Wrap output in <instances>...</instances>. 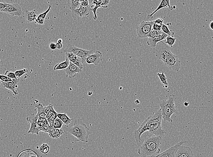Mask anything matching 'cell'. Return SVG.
Segmentation results:
<instances>
[{"instance_id":"cell-43","label":"cell","mask_w":213,"mask_h":157,"mask_svg":"<svg viewBox=\"0 0 213 157\" xmlns=\"http://www.w3.org/2000/svg\"><path fill=\"white\" fill-rule=\"evenodd\" d=\"M80 6L83 7H88L89 6V2L87 0L85 1H80Z\"/></svg>"},{"instance_id":"cell-53","label":"cell","mask_w":213,"mask_h":157,"mask_svg":"<svg viewBox=\"0 0 213 157\" xmlns=\"http://www.w3.org/2000/svg\"><path fill=\"white\" fill-rule=\"evenodd\" d=\"M176 7H176V6H173V9H176Z\"/></svg>"},{"instance_id":"cell-34","label":"cell","mask_w":213,"mask_h":157,"mask_svg":"<svg viewBox=\"0 0 213 157\" xmlns=\"http://www.w3.org/2000/svg\"><path fill=\"white\" fill-rule=\"evenodd\" d=\"M49 147L47 144H44L41 145L40 147V151L41 153L43 154H47L49 152Z\"/></svg>"},{"instance_id":"cell-27","label":"cell","mask_w":213,"mask_h":157,"mask_svg":"<svg viewBox=\"0 0 213 157\" xmlns=\"http://www.w3.org/2000/svg\"><path fill=\"white\" fill-rule=\"evenodd\" d=\"M67 4L71 10L77 9L80 6V1L78 0H69L67 1Z\"/></svg>"},{"instance_id":"cell-5","label":"cell","mask_w":213,"mask_h":157,"mask_svg":"<svg viewBox=\"0 0 213 157\" xmlns=\"http://www.w3.org/2000/svg\"><path fill=\"white\" fill-rule=\"evenodd\" d=\"M154 52L156 57L162 62L173 54L171 52L170 47L162 41L157 44L155 48Z\"/></svg>"},{"instance_id":"cell-12","label":"cell","mask_w":213,"mask_h":157,"mask_svg":"<svg viewBox=\"0 0 213 157\" xmlns=\"http://www.w3.org/2000/svg\"><path fill=\"white\" fill-rule=\"evenodd\" d=\"M103 57L102 53L99 51H96L86 57L85 62L87 64H93L95 66H97L103 61Z\"/></svg>"},{"instance_id":"cell-51","label":"cell","mask_w":213,"mask_h":157,"mask_svg":"<svg viewBox=\"0 0 213 157\" xmlns=\"http://www.w3.org/2000/svg\"><path fill=\"white\" fill-rule=\"evenodd\" d=\"M188 105H189L188 102H185V103H184L185 106V107H187V106H188Z\"/></svg>"},{"instance_id":"cell-52","label":"cell","mask_w":213,"mask_h":157,"mask_svg":"<svg viewBox=\"0 0 213 157\" xmlns=\"http://www.w3.org/2000/svg\"><path fill=\"white\" fill-rule=\"evenodd\" d=\"M135 103L137 104H139L140 103V101H139V100H137L135 101Z\"/></svg>"},{"instance_id":"cell-18","label":"cell","mask_w":213,"mask_h":157,"mask_svg":"<svg viewBox=\"0 0 213 157\" xmlns=\"http://www.w3.org/2000/svg\"><path fill=\"white\" fill-rule=\"evenodd\" d=\"M167 36H168L167 34H165L163 32L162 34L155 37L148 38V40L147 41V44L150 47L154 48H155L158 43L165 40Z\"/></svg>"},{"instance_id":"cell-41","label":"cell","mask_w":213,"mask_h":157,"mask_svg":"<svg viewBox=\"0 0 213 157\" xmlns=\"http://www.w3.org/2000/svg\"><path fill=\"white\" fill-rule=\"evenodd\" d=\"M161 27H162V26H160V25H157V24H154L153 22V26H152V30H154V31H161Z\"/></svg>"},{"instance_id":"cell-30","label":"cell","mask_w":213,"mask_h":157,"mask_svg":"<svg viewBox=\"0 0 213 157\" xmlns=\"http://www.w3.org/2000/svg\"><path fill=\"white\" fill-rule=\"evenodd\" d=\"M161 31H162L163 33L167 34V36L174 37V32H172L171 30H170L167 25L163 24V25H162V27H161Z\"/></svg>"},{"instance_id":"cell-28","label":"cell","mask_w":213,"mask_h":157,"mask_svg":"<svg viewBox=\"0 0 213 157\" xmlns=\"http://www.w3.org/2000/svg\"><path fill=\"white\" fill-rule=\"evenodd\" d=\"M57 118V113L54 110L53 105L49 104V109L48 113L47 119H49L52 121H54Z\"/></svg>"},{"instance_id":"cell-16","label":"cell","mask_w":213,"mask_h":157,"mask_svg":"<svg viewBox=\"0 0 213 157\" xmlns=\"http://www.w3.org/2000/svg\"><path fill=\"white\" fill-rule=\"evenodd\" d=\"M175 157H194V155L190 148L181 145L176 152Z\"/></svg>"},{"instance_id":"cell-20","label":"cell","mask_w":213,"mask_h":157,"mask_svg":"<svg viewBox=\"0 0 213 157\" xmlns=\"http://www.w3.org/2000/svg\"><path fill=\"white\" fill-rule=\"evenodd\" d=\"M36 107L38 109V113L36 116L38 118L47 119L48 118V113L49 109V105L44 107L41 104H39L36 106Z\"/></svg>"},{"instance_id":"cell-17","label":"cell","mask_w":213,"mask_h":157,"mask_svg":"<svg viewBox=\"0 0 213 157\" xmlns=\"http://www.w3.org/2000/svg\"><path fill=\"white\" fill-rule=\"evenodd\" d=\"M65 70L66 74L67 77H69L70 78H75L76 74H79L82 71V70L70 62L69 67Z\"/></svg>"},{"instance_id":"cell-48","label":"cell","mask_w":213,"mask_h":157,"mask_svg":"<svg viewBox=\"0 0 213 157\" xmlns=\"http://www.w3.org/2000/svg\"><path fill=\"white\" fill-rule=\"evenodd\" d=\"M56 49H61L63 48V44H60V43H56Z\"/></svg>"},{"instance_id":"cell-50","label":"cell","mask_w":213,"mask_h":157,"mask_svg":"<svg viewBox=\"0 0 213 157\" xmlns=\"http://www.w3.org/2000/svg\"><path fill=\"white\" fill-rule=\"evenodd\" d=\"M210 28H211V30H213V21H211V23H210Z\"/></svg>"},{"instance_id":"cell-44","label":"cell","mask_w":213,"mask_h":157,"mask_svg":"<svg viewBox=\"0 0 213 157\" xmlns=\"http://www.w3.org/2000/svg\"><path fill=\"white\" fill-rule=\"evenodd\" d=\"M8 3H6L0 2V11H2L5 9Z\"/></svg>"},{"instance_id":"cell-6","label":"cell","mask_w":213,"mask_h":157,"mask_svg":"<svg viewBox=\"0 0 213 157\" xmlns=\"http://www.w3.org/2000/svg\"><path fill=\"white\" fill-rule=\"evenodd\" d=\"M64 52L65 53L69 52L73 53L80 57L83 62L85 61V59L87 57L94 53L93 50H85L70 44L68 45L64 50Z\"/></svg>"},{"instance_id":"cell-36","label":"cell","mask_w":213,"mask_h":157,"mask_svg":"<svg viewBox=\"0 0 213 157\" xmlns=\"http://www.w3.org/2000/svg\"><path fill=\"white\" fill-rule=\"evenodd\" d=\"M46 119L38 118V119L37 121V124L39 127L40 129L42 128L46 125Z\"/></svg>"},{"instance_id":"cell-7","label":"cell","mask_w":213,"mask_h":157,"mask_svg":"<svg viewBox=\"0 0 213 157\" xmlns=\"http://www.w3.org/2000/svg\"><path fill=\"white\" fill-rule=\"evenodd\" d=\"M153 21H143L137 28V34L139 38L148 37L152 31Z\"/></svg>"},{"instance_id":"cell-8","label":"cell","mask_w":213,"mask_h":157,"mask_svg":"<svg viewBox=\"0 0 213 157\" xmlns=\"http://www.w3.org/2000/svg\"><path fill=\"white\" fill-rule=\"evenodd\" d=\"M163 62L170 70L174 72H178L181 68V61L179 59L178 57L175 54H173L169 56Z\"/></svg>"},{"instance_id":"cell-3","label":"cell","mask_w":213,"mask_h":157,"mask_svg":"<svg viewBox=\"0 0 213 157\" xmlns=\"http://www.w3.org/2000/svg\"><path fill=\"white\" fill-rule=\"evenodd\" d=\"M70 124L67 127V132L77 138L78 141L87 143L90 132L86 125L79 119L75 120Z\"/></svg>"},{"instance_id":"cell-19","label":"cell","mask_w":213,"mask_h":157,"mask_svg":"<svg viewBox=\"0 0 213 157\" xmlns=\"http://www.w3.org/2000/svg\"><path fill=\"white\" fill-rule=\"evenodd\" d=\"M166 8H169L171 11L173 10V6H172L170 5V1L169 0H162L161 2H160L159 5L157 7V8L153 12L151 13L150 14L148 15L147 16V18L148 19L152 18L155 13L159 11L161 9Z\"/></svg>"},{"instance_id":"cell-38","label":"cell","mask_w":213,"mask_h":157,"mask_svg":"<svg viewBox=\"0 0 213 157\" xmlns=\"http://www.w3.org/2000/svg\"><path fill=\"white\" fill-rule=\"evenodd\" d=\"M5 75L7 76L8 78H10L12 79H17L15 73L10 72V71H6L5 74Z\"/></svg>"},{"instance_id":"cell-22","label":"cell","mask_w":213,"mask_h":157,"mask_svg":"<svg viewBox=\"0 0 213 157\" xmlns=\"http://www.w3.org/2000/svg\"><path fill=\"white\" fill-rule=\"evenodd\" d=\"M64 133L63 129H55L51 128L49 129V130L48 134L50 138L56 139L60 138V136Z\"/></svg>"},{"instance_id":"cell-42","label":"cell","mask_w":213,"mask_h":157,"mask_svg":"<svg viewBox=\"0 0 213 157\" xmlns=\"http://www.w3.org/2000/svg\"><path fill=\"white\" fill-rule=\"evenodd\" d=\"M110 1H101V7L107 8L108 5Z\"/></svg>"},{"instance_id":"cell-10","label":"cell","mask_w":213,"mask_h":157,"mask_svg":"<svg viewBox=\"0 0 213 157\" xmlns=\"http://www.w3.org/2000/svg\"><path fill=\"white\" fill-rule=\"evenodd\" d=\"M38 117L33 114L30 116H28L27 118V122L31 124V127L28 131V133L32 134H38L40 132V128L37 124Z\"/></svg>"},{"instance_id":"cell-2","label":"cell","mask_w":213,"mask_h":157,"mask_svg":"<svg viewBox=\"0 0 213 157\" xmlns=\"http://www.w3.org/2000/svg\"><path fill=\"white\" fill-rule=\"evenodd\" d=\"M162 138L149 134L138 149V154L143 157H153L160 152Z\"/></svg>"},{"instance_id":"cell-45","label":"cell","mask_w":213,"mask_h":157,"mask_svg":"<svg viewBox=\"0 0 213 157\" xmlns=\"http://www.w3.org/2000/svg\"><path fill=\"white\" fill-rule=\"evenodd\" d=\"M46 121L48 125L49 126V128H53V126L54 121H52V120L49 119H47Z\"/></svg>"},{"instance_id":"cell-31","label":"cell","mask_w":213,"mask_h":157,"mask_svg":"<svg viewBox=\"0 0 213 157\" xmlns=\"http://www.w3.org/2000/svg\"><path fill=\"white\" fill-rule=\"evenodd\" d=\"M177 39V38L168 36L166 38V39H165L166 41H165V43L168 46L170 47H173V45H174L175 42H176Z\"/></svg>"},{"instance_id":"cell-49","label":"cell","mask_w":213,"mask_h":157,"mask_svg":"<svg viewBox=\"0 0 213 157\" xmlns=\"http://www.w3.org/2000/svg\"><path fill=\"white\" fill-rule=\"evenodd\" d=\"M57 43H58L62 44L63 43V40L61 39H59L57 40Z\"/></svg>"},{"instance_id":"cell-4","label":"cell","mask_w":213,"mask_h":157,"mask_svg":"<svg viewBox=\"0 0 213 157\" xmlns=\"http://www.w3.org/2000/svg\"><path fill=\"white\" fill-rule=\"evenodd\" d=\"M175 100L176 97L175 95L172 94L167 100H161L159 101L160 111L162 119L164 121L173 122V120L171 118V117L173 114L177 112L175 107Z\"/></svg>"},{"instance_id":"cell-11","label":"cell","mask_w":213,"mask_h":157,"mask_svg":"<svg viewBox=\"0 0 213 157\" xmlns=\"http://www.w3.org/2000/svg\"><path fill=\"white\" fill-rule=\"evenodd\" d=\"M186 141H181L162 153L158 154L157 155L153 157H175V154L178 148L181 145H182V144L186 143Z\"/></svg>"},{"instance_id":"cell-39","label":"cell","mask_w":213,"mask_h":157,"mask_svg":"<svg viewBox=\"0 0 213 157\" xmlns=\"http://www.w3.org/2000/svg\"><path fill=\"white\" fill-rule=\"evenodd\" d=\"M49 126L48 125L47 123L46 122V125L42 128L41 129H40V131H42V132L48 133L49 130Z\"/></svg>"},{"instance_id":"cell-46","label":"cell","mask_w":213,"mask_h":157,"mask_svg":"<svg viewBox=\"0 0 213 157\" xmlns=\"http://www.w3.org/2000/svg\"><path fill=\"white\" fill-rule=\"evenodd\" d=\"M49 48L52 50H54L56 49V45L55 43H51L49 45Z\"/></svg>"},{"instance_id":"cell-14","label":"cell","mask_w":213,"mask_h":157,"mask_svg":"<svg viewBox=\"0 0 213 157\" xmlns=\"http://www.w3.org/2000/svg\"><path fill=\"white\" fill-rule=\"evenodd\" d=\"M73 15L77 19H81L89 15L91 11L88 7H83L80 6L79 8L71 10Z\"/></svg>"},{"instance_id":"cell-47","label":"cell","mask_w":213,"mask_h":157,"mask_svg":"<svg viewBox=\"0 0 213 157\" xmlns=\"http://www.w3.org/2000/svg\"><path fill=\"white\" fill-rule=\"evenodd\" d=\"M27 156L25 157H37L36 155V154L34 153H32V152H29V153H27Z\"/></svg>"},{"instance_id":"cell-23","label":"cell","mask_w":213,"mask_h":157,"mask_svg":"<svg viewBox=\"0 0 213 157\" xmlns=\"http://www.w3.org/2000/svg\"><path fill=\"white\" fill-rule=\"evenodd\" d=\"M37 17L36 13L35 11H27L25 12V19L28 23H32V22L36 21Z\"/></svg>"},{"instance_id":"cell-21","label":"cell","mask_w":213,"mask_h":157,"mask_svg":"<svg viewBox=\"0 0 213 157\" xmlns=\"http://www.w3.org/2000/svg\"><path fill=\"white\" fill-rule=\"evenodd\" d=\"M88 2L90 11H93L94 14L93 19L94 20H96L97 19L96 11L99 8L101 7V1H88Z\"/></svg>"},{"instance_id":"cell-13","label":"cell","mask_w":213,"mask_h":157,"mask_svg":"<svg viewBox=\"0 0 213 157\" xmlns=\"http://www.w3.org/2000/svg\"><path fill=\"white\" fill-rule=\"evenodd\" d=\"M19 82H20L19 78L13 79V80L11 82H7V83L1 82V85L2 87L11 91L14 95H17L18 94V92L16 90V89L18 88Z\"/></svg>"},{"instance_id":"cell-35","label":"cell","mask_w":213,"mask_h":157,"mask_svg":"<svg viewBox=\"0 0 213 157\" xmlns=\"http://www.w3.org/2000/svg\"><path fill=\"white\" fill-rule=\"evenodd\" d=\"M162 33H163V32L161 31H155L152 30L150 32V33H149V34L148 37L149 38H155V37L157 36H159V35H161Z\"/></svg>"},{"instance_id":"cell-40","label":"cell","mask_w":213,"mask_h":157,"mask_svg":"<svg viewBox=\"0 0 213 157\" xmlns=\"http://www.w3.org/2000/svg\"><path fill=\"white\" fill-rule=\"evenodd\" d=\"M163 22H164V20L163 19H160V18H158V19H155L153 21L154 24H157V25H160V26H162L163 25Z\"/></svg>"},{"instance_id":"cell-9","label":"cell","mask_w":213,"mask_h":157,"mask_svg":"<svg viewBox=\"0 0 213 157\" xmlns=\"http://www.w3.org/2000/svg\"><path fill=\"white\" fill-rule=\"evenodd\" d=\"M2 12L6 13L12 16H21L22 8L18 4L8 3L7 6Z\"/></svg>"},{"instance_id":"cell-15","label":"cell","mask_w":213,"mask_h":157,"mask_svg":"<svg viewBox=\"0 0 213 157\" xmlns=\"http://www.w3.org/2000/svg\"><path fill=\"white\" fill-rule=\"evenodd\" d=\"M65 54L66 59H68L70 62L73 63L81 70L83 69L84 62L80 57H79L71 53L66 52L65 53Z\"/></svg>"},{"instance_id":"cell-25","label":"cell","mask_w":213,"mask_h":157,"mask_svg":"<svg viewBox=\"0 0 213 157\" xmlns=\"http://www.w3.org/2000/svg\"><path fill=\"white\" fill-rule=\"evenodd\" d=\"M57 117L60 119L63 122V123L67 126L70 124L72 122V119L70 118L66 113H57Z\"/></svg>"},{"instance_id":"cell-1","label":"cell","mask_w":213,"mask_h":157,"mask_svg":"<svg viewBox=\"0 0 213 157\" xmlns=\"http://www.w3.org/2000/svg\"><path fill=\"white\" fill-rule=\"evenodd\" d=\"M162 120L160 110L147 118L139 128L135 131L134 137L136 142H141L142 134L146 131H149V134L160 136L162 138L164 137L166 133L161 126Z\"/></svg>"},{"instance_id":"cell-24","label":"cell","mask_w":213,"mask_h":157,"mask_svg":"<svg viewBox=\"0 0 213 157\" xmlns=\"http://www.w3.org/2000/svg\"><path fill=\"white\" fill-rule=\"evenodd\" d=\"M51 5L49 6V7L46 10V11L43 12L42 13H41L38 16L37 18L36 19V23H37L39 25H43L44 24L45 19L47 15L49 12L50 10H51Z\"/></svg>"},{"instance_id":"cell-29","label":"cell","mask_w":213,"mask_h":157,"mask_svg":"<svg viewBox=\"0 0 213 157\" xmlns=\"http://www.w3.org/2000/svg\"><path fill=\"white\" fill-rule=\"evenodd\" d=\"M157 75L158 76V78L160 79V82L161 83L164 85L163 87L164 88H168V84L167 81V78L166 75L164 74V71H162V73H157Z\"/></svg>"},{"instance_id":"cell-32","label":"cell","mask_w":213,"mask_h":157,"mask_svg":"<svg viewBox=\"0 0 213 157\" xmlns=\"http://www.w3.org/2000/svg\"><path fill=\"white\" fill-rule=\"evenodd\" d=\"M63 124V122L57 117L53 121V128L60 129L62 128Z\"/></svg>"},{"instance_id":"cell-26","label":"cell","mask_w":213,"mask_h":157,"mask_svg":"<svg viewBox=\"0 0 213 157\" xmlns=\"http://www.w3.org/2000/svg\"><path fill=\"white\" fill-rule=\"evenodd\" d=\"M70 63V61L68 59H66L65 61L56 64L53 67V70L57 71V70H65L69 67Z\"/></svg>"},{"instance_id":"cell-33","label":"cell","mask_w":213,"mask_h":157,"mask_svg":"<svg viewBox=\"0 0 213 157\" xmlns=\"http://www.w3.org/2000/svg\"><path fill=\"white\" fill-rule=\"evenodd\" d=\"M28 69H21V70H17V71L15 72V76L17 78H19L21 76L24 75L25 74H27L28 73Z\"/></svg>"},{"instance_id":"cell-37","label":"cell","mask_w":213,"mask_h":157,"mask_svg":"<svg viewBox=\"0 0 213 157\" xmlns=\"http://www.w3.org/2000/svg\"><path fill=\"white\" fill-rule=\"evenodd\" d=\"M12 80H13L12 79L8 78L5 75L0 74V81L1 82L7 83V82L12 81Z\"/></svg>"}]
</instances>
